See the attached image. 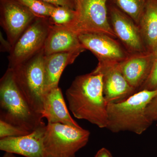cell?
Here are the masks:
<instances>
[{
	"label": "cell",
	"instance_id": "cell-17",
	"mask_svg": "<svg viewBox=\"0 0 157 157\" xmlns=\"http://www.w3.org/2000/svg\"><path fill=\"white\" fill-rule=\"evenodd\" d=\"M138 25L147 50L157 49V0H147Z\"/></svg>",
	"mask_w": 157,
	"mask_h": 157
},
{
	"label": "cell",
	"instance_id": "cell-2",
	"mask_svg": "<svg viewBox=\"0 0 157 157\" xmlns=\"http://www.w3.org/2000/svg\"><path fill=\"white\" fill-rule=\"evenodd\" d=\"M43 118L26 99L13 70L8 68L0 80V120L31 133L45 124Z\"/></svg>",
	"mask_w": 157,
	"mask_h": 157
},
{
	"label": "cell",
	"instance_id": "cell-4",
	"mask_svg": "<svg viewBox=\"0 0 157 157\" xmlns=\"http://www.w3.org/2000/svg\"><path fill=\"white\" fill-rule=\"evenodd\" d=\"M45 56L43 48L22 63L11 68L21 92L33 108L41 114L45 94Z\"/></svg>",
	"mask_w": 157,
	"mask_h": 157
},
{
	"label": "cell",
	"instance_id": "cell-7",
	"mask_svg": "<svg viewBox=\"0 0 157 157\" xmlns=\"http://www.w3.org/2000/svg\"><path fill=\"white\" fill-rule=\"evenodd\" d=\"M52 24L49 17L34 20L12 47L8 57L9 68L15 67L43 49Z\"/></svg>",
	"mask_w": 157,
	"mask_h": 157
},
{
	"label": "cell",
	"instance_id": "cell-16",
	"mask_svg": "<svg viewBox=\"0 0 157 157\" xmlns=\"http://www.w3.org/2000/svg\"><path fill=\"white\" fill-rule=\"evenodd\" d=\"M84 51L81 49L45 55V94L51 90L58 87L60 78L65 68L68 65L73 63Z\"/></svg>",
	"mask_w": 157,
	"mask_h": 157
},
{
	"label": "cell",
	"instance_id": "cell-18",
	"mask_svg": "<svg viewBox=\"0 0 157 157\" xmlns=\"http://www.w3.org/2000/svg\"><path fill=\"white\" fill-rule=\"evenodd\" d=\"M138 25L147 0H108Z\"/></svg>",
	"mask_w": 157,
	"mask_h": 157
},
{
	"label": "cell",
	"instance_id": "cell-22",
	"mask_svg": "<svg viewBox=\"0 0 157 157\" xmlns=\"http://www.w3.org/2000/svg\"><path fill=\"white\" fill-rule=\"evenodd\" d=\"M154 53L153 63L149 76L138 91L144 90H153L157 89V49Z\"/></svg>",
	"mask_w": 157,
	"mask_h": 157
},
{
	"label": "cell",
	"instance_id": "cell-9",
	"mask_svg": "<svg viewBox=\"0 0 157 157\" xmlns=\"http://www.w3.org/2000/svg\"><path fill=\"white\" fill-rule=\"evenodd\" d=\"M0 24L12 47L37 17L17 0H1Z\"/></svg>",
	"mask_w": 157,
	"mask_h": 157
},
{
	"label": "cell",
	"instance_id": "cell-23",
	"mask_svg": "<svg viewBox=\"0 0 157 157\" xmlns=\"http://www.w3.org/2000/svg\"><path fill=\"white\" fill-rule=\"evenodd\" d=\"M146 114L149 119L153 122L157 121V95L147 107Z\"/></svg>",
	"mask_w": 157,
	"mask_h": 157
},
{
	"label": "cell",
	"instance_id": "cell-11",
	"mask_svg": "<svg viewBox=\"0 0 157 157\" xmlns=\"http://www.w3.org/2000/svg\"><path fill=\"white\" fill-rule=\"evenodd\" d=\"M119 63H98L94 70L102 75L103 93L107 103L122 102L136 93L124 77Z\"/></svg>",
	"mask_w": 157,
	"mask_h": 157
},
{
	"label": "cell",
	"instance_id": "cell-26",
	"mask_svg": "<svg viewBox=\"0 0 157 157\" xmlns=\"http://www.w3.org/2000/svg\"><path fill=\"white\" fill-rule=\"evenodd\" d=\"M94 157H113L111 152L107 148H103L98 151Z\"/></svg>",
	"mask_w": 157,
	"mask_h": 157
},
{
	"label": "cell",
	"instance_id": "cell-20",
	"mask_svg": "<svg viewBox=\"0 0 157 157\" xmlns=\"http://www.w3.org/2000/svg\"><path fill=\"white\" fill-rule=\"evenodd\" d=\"M74 9L65 7H55L50 17L51 22L57 26H65L69 24L75 16Z\"/></svg>",
	"mask_w": 157,
	"mask_h": 157
},
{
	"label": "cell",
	"instance_id": "cell-25",
	"mask_svg": "<svg viewBox=\"0 0 157 157\" xmlns=\"http://www.w3.org/2000/svg\"><path fill=\"white\" fill-rule=\"evenodd\" d=\"M0 42H1L0 49H1V52H9L10 53L12 50V45L8 41V39L6 40L4 38L1 32L0 33Z\"/></svg>",
	"mask_w": 157,
	"mask_h": 157
},
{
	"label": "cell",
	"instance_id": "cell-14",
	"mask_svg": "<svg viewBox=\"0 0 157 157\" xmlns=\"http://www.w3.org/2000/svg\"><path fill=\"white\" fill-rule=\"evenodd\" d=\"M81 49L86 50L80 42L78 34L64 26L52 24L43 47L45 55Z\"/></svg>",
	"mask_w": 157,
	"mask_h": 157
},
{
	"label": "cell",
	"instance_id": "cell-28",
	"mask_svg": "<svg viewBox=\"0 0 157 157\" xmlns=\"http://www.w3.org/2000/svg\"><path fill=\"white\" fill-rule=\"evenodd\" d=\"M69 157H76V156H75V155H73Z\"/></svg>",
	"mask_w": 157,
	"mask_h": 157
},
{
	"label": "cell",
	"instance_id": "cell-12",
	"mask_svg": "<svg viewBox=\"0 0 157 157\" xmlns=\"http://www.w3.org/2000/svg\"><path fill=\"white\" fill-rule=\"evenodd\" d=\"M45 127L41 126L24 136L1 138L0 150L25 157H47L43 143Z\"/></svg>",
	"mask_w": 157,
	"mask_h": 157
},
{
	"label": "cell",
	"instance_id": "cell-21",
	"mask_svg": "<svg viewBox=\"0 0 157 157\" xmlns=\"http://www.w3.org/2000/svg\"><path fill=\"white\" fill-rule=\"evenodd\" d=\"M30 133L14 125L0 120V138L19 137L28 135Z\"/></svg>",
	"mask_w": 157,
	"mask_h": 157
},
{
	"label": "cell",
	"instance_id": "cell-3",
	"mask_svg": "<svg viewBox=\"0 0 157 157\" xmlns=\"http://www.w3.org/2000/svg\"><path fill=\"white\" fill-rule=\"evenodd\" d=\"M157 95V89L142 90L122 102L107 103L106 128L114 133L143 134L153 123L147 115L146 108Z\"/></svg>",
	"mask_w": 157,
	"mask_h": 157
},
{
	"label": "cell",
	"instance_id": "cell-24",
	"mask_svg": "<svg viewBox=\"0 0 157 157\" xmlns=\"http://www.w3.org/2000/svg\"><path fill=\"white\" fill-rule=\"evenodd\" d=\"M55 7H65L75 10L74 0H41Z\"/></svg>",
	"mask_w": 157,
	"mask_h": 157
},
{
	"label": "cell",
	"instance_id": "cell-19",
	"mask_svg": "<svg viewBox=\"0 0 157 157\" xmlns=\"http://www.w3.org/2000/svg\"><path fill=\"white\" fill-rule=\"evenodd\" d=\"M37 17H49L55 6L41 0H17Z\"/></svg>",
	"mask_w": 157,
	"mask_h": 157
},
{
	"label": "cell",
	"instance_id": "cell-6",
	"mask_svg": "<svg viewBox=\"0 0 157 157\" xmlns=\"http://www.w3.org/2000/svg\"><path fill=\"white\" fill-rule=\"evenodd\" d=\"M108 0H74V19L64 26L78 35L88 33L106 34L116 39L109 22Z\"/></svg>",
	"mask_w": 157,
	"mask_h": 157
},
{
	"label": "cell",
	"instance_id": "cell-10",
	"mask_svg": "<svg viewBox=\"0 0 157 157\" xmlns=\"http://www.w3.org/2000/svg\"><path fill=\"white\" fill-rule=\"evenodd\" d=\"M78 38L83 47L95 56L98 63H119L131 55L120 42L106 34H81Z\"/></svg>",
	"mask_w": 157,
	"mask_h": 157
},
{
	"label": "cell",
	"instance_id": "cell-5",
	"mask_svg": "<svg viewBox=\"0 0 157 157\" xmlns=\"http://www.w3.org/2000/svg\"><path fill=\"white\" fill-rule=\"evenodd\" d=\"M90 132L81 127L48 123L43 143L47 157H69L86 145Z\"/></svg>",
	"mask_w": 157,
	"mask_h": 157
},
{
	"label": "cell",
	"instance_id": "cell-27",
	"mask_svg": "<svg viewBox=\"0 0 157 157\" xmlns=\"http://www.w3.org/2000/svg\"><path fill=\"white\" fill-rule=\"evenodd\" d=\"M2 157H16V156L14 154L11 153L6 152L4 155Z\"/></svg>",
	"mask_w": 157,
	"mask_h": 157
},
{
	"label": "cell",
	"instance_id": "cell-1",
	"mask_svg": "<svg viewBox=\"0 0 157 157\" xmlns=\"http://www.w3.org/2000/svg\"><path fill=\"white\" fill-rule=\"evenodd\" d=\"M69 109L78 119L106 128L107 102L103 93L102 75L93 71L76 76L66 93Z\"/></svg>",
	"mask_w": 157,
	"mask_h": 157
},
{
	"label": "cell",
	"instance_id": "cell-8",
	"mask_svg": "<svg viewBox=\"0 0 157 157\" xmlns=\"http://www.w3.org/2000/svg\"><path fill=\"white\" fill-rule=\"evenodd\" d=\"M107 7L113 30L127 51L130 54L148 51L139 26L111 3L107 5Z\"/></svg>",
	"mask_w": 157,
	"mask_h": 157
},
{
	"label": "cell",
	"instance_id": "cell-15",
	"mask_svg": "<svg viewBox=\"0 0 157 157\" xmlns=\"http://www.w3.org/2000/svg\"><path fill=\"white\" fill-rule=\"evenodd\" d=\"M42 115V117L47 119L48 123H61L80 127L71 116L62 90L59 86L51 90L44 95Z\"/></svg>",
	"mask_w": 157,
	"mask_h": 157
},
{
	"label": "cell",
	"instance_id": "cell-13",
	"mask_svg": "<svg viewBox=\"0 0 157 157\" xmlns=\"http://www.w3.org/2000/svg\"><path fill=\"white\" fill-rule=\"evenodd\" d=\"M154 59V53L147 51L131 54L119 63L124 77L136 92L149 76Z\"/></svg>",
	"mask_w": 157,
	"mask_h": 157
}]
</instances>
